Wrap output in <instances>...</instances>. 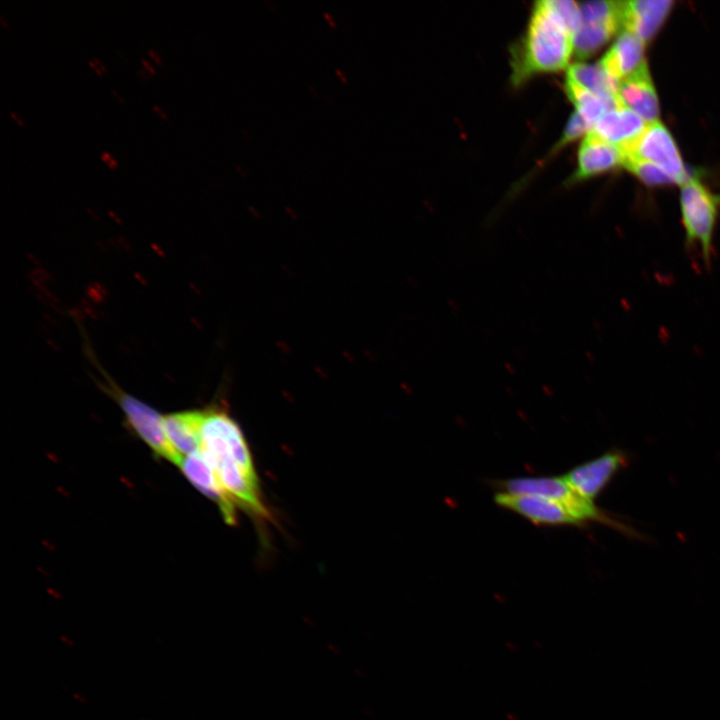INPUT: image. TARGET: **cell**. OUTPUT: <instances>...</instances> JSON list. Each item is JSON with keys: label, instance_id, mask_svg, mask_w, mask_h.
<instances>
[{"label": "cell", "instance_id": "cell-27", "mask_svg": "<svg viewBox=\"0 0 720 720\" xmlns=\"http://www.w3.org/2000/svg\"><path fill=\"white\" fill-rule=\"evenodd\" d=\"M9 115L19 126L25 125L24 121L21 119V117L16 112L9 111Z\"/></svg>", "mask_w": 720, "mask_h": 720}, {"label": "cell", "instance_id": "cell-19", "mask_svg": "<svg viewBox=\"0 0 720 720\" xmlns=\"http://www.w3.org/2000/svg\"><path fill=\"white\" fill-rule=\"evenodd\" d=\"M546 3L574 37L582 22L581 10L578 4L570 0H546Z\"/></svg>", "mask_w": 720, "mask_h": 720}, {"label": "cell", "instance_id": "cell-15", "mask_svg": "<svg viewBox=\"0 0 720 720\" xmlns=\"http://www.w3.org/2000/svg\"><path fill=\"white\" fill-rule=\"evenodd\" d=\"M567 79L606 100L621 103L618 98L619 81L612 77L600 62L573 64L568 68Z\"/></svg>", "mask_w": 720, "mask_h": 720}, {"label": "cell", "instance_id": "cell-10", "mask_svg": "<svg viewBox=\"0 0 720 720\" xmlns=\"http://www.w3.org/2000/svg\"><path fill=\"white\" fill-rule=\"evenodd\" d=\"M623 150L611 144L592 131L587 133L578 150V165L572 180H584L592 176L623 166Z\"/></svg>", "mask_w": 720, "mask_h": 720}, {"label": "cell", "instance_id": "cell-6", "mask_svg": "<svg viewBox=\"0 0 720 720\" xmlns=\"http://www.w3.org/2000/svg\"><path fill=\"white\" fill-rule=\"evenodd\" d=\"M627 464L628 457L625 452L612 449L575 466L564 474L563 478L575 492L594 501Z\"/></svg>", "mask_w": 720, "mask_h": 720}, {"label": "cell", "instance_id": "cell-7", "mask_svg": "<svg viewBox=\"0 0 720 720\" xmlns=\"http://www.w3.org/2000/svg\"><path fill=\"white\" fill-rule=\"evenodd\" d=\"M494 502L497 506L510 510L537 526H576L583 527L557 500L532 495L496 492Z\"/></svg>", "mask_w": 720, "mask_h": 720}, {"label": "cell", "instance_id": "cell-29", "mask_svg": "<svg viewBox=\"0 0 720 720\" xmlns=\"http://www.w3.org/2000/svg\"><path fill=\"white\" fill-rule=\"evenodd\" d=\"M335 73L341 78V80H342L343 82H345V83L347 82V77H346V75H345L344 72H342V71L339 70V69H336V70H335Z\"/></svg>", "mask_w": 720, "mask_h": 720}, {"label": "cell", "instance_id": "cell-26", "mask_svg": "<svg viewBox=\"0 0 720 720\" xmlns=\"http://www.w3.org/2000/svg\"><path fill=\"white\" fill-rule=\"evenodd\" d=\"M136 75L141 80H147L151 76L150 73L144 68L138 69L136 71Z\"/></svg>", "mask_w": 720, "mask_h": 720}, {"label": "cell", "instance_id": "cell-32", "mask_svg": "<svg viewBox=\"0 0 720 720\" xmlns=\"http://www.w3.org/2000/svg\"><path fill=\"white\" fill-rule=\"evenodd\" d=\"M0 22H1V25H2L4 28H6V29L9 28V25H8V23L6 22V20H5V18H4V15H3L2 13H0Z\"/></svg>", "mask_w": 720, "mask_h": 720}, {"label": "cell", "instance_id": "cell-22", "mask_svg": "<svg viewBox=\"0 0 720 720\" xmlns=\"http://www.w3.org/2000/svg\"><path fill=\"white\" fill-rule=\"evenodd\" d=\"M100 159L110 168L115 169L117 167V161L114 159V157L107 151H102L100 153Z\"/></svg>", "mask_w": 720, "mask_h": 720}, {"label": "cell", "instance_id": "cell-4", "mask_svg": "<svg viewBox=\"0 0 720 720\" xmlns=\"http://www.w3.org/2000/svg\"><path fill=\"white\" fill-rule=\"evenodd\" d=\"M622 150L625 158H634L658 166L677 184H684L690 177L676 142L660 121L648 123L643 133Z\"/></svg>", "mask_w": 720, "mask_h": 720}, {"label": "cell", "instance_id": "cell-5", "mask_svg": "<svg viewBox=\"0 0 720 720\" xmlns=\"http://www.w3.org/2000/svg\"><path fill=\"white\" fill-rule=\"evenodd\" d=\"M108 391L119 403L129 425L137 435L159 456L180 465V457L170 445L163 426V417L146 403L108 384Z\"/></svg>", "mask_w": 720, "mask_h": 720}, {"label": "cell", "instance_id": "cell-16", "mask_svg": "<svg viewBox=\"0 0 720 720\" xmlns=\"http://www.w3.org/2000/svg\"><path fill=\"white\" fill-rule=\"evenodd\" d=\"M565 89L568 98L575 105L576 111L586 120L591 129L606 112L623 107L621 103L606 100L570 79H566Z\"/></svg>", "mask_w": 720, "mask_h": 720}, {"label": "cell", "instance_id": "cell-31", "mask_svg": "<svg viewBox=\"0 0 720 720\" xmlns=\"http://www.w3.org/2000/svg\"><path fill=\"white\" fill-rule=\"evenodd\" d=\"M60 639L65 642L68 646H74V642L67 638L66 636H60Z\"/></svg>", "mask_w": 720, "mask_h": 720}, {"label": "cell", "instance_id": "cell-21", "mask_svg": "<svg viewBox=\"0 0 720 720\" xmlns=\"http://www.w3.org/2000/svg\"><path fill=\"white\" fill-rule=\"evenodd\" d=\"M88 65L93 68L96 74L99 76H101L106 71L105 65L96 56H93L91 59L88 60Z\"/></svg>", "mask_w": 720, "mask_h": 720}, {"label": "cell", "instance_id": "cell-12", "mask_svg": "<svg viewBox=\"0 0 720 720\" xmlns=\"http://www.w3.org/2000/svg\"><path fill=\"white\" fill-rule=\"evenodd\" d=\"M618 98L623 107L635 112L645 122L658 121V97L647 67L619 82Z\"/></svg>", "mask_w": 720, "mask_h": 720}, {"label": "cell", "instance_id": "cell-8", "mask_svg": "<svg viewBox=\"0 0 720 720\" xmlns=\"http://www.w3.org/2000/svg\"><path fill=\"white\" fill-rule=\"evenodd\" d=\"M187 479L219 507L224 521L236 523V503L222 487L200 451L183 458L179 465Z\"/></svg>", "mask_w": 720, "mask_h": 720}, {"label": "cell", "instance_id": "cell-18", "mask_svg": "<svg viewBox=\"0 0 720 720\" xmlns=\"http://www.w3.org/2000/svg\"><path fill=\"white\" fill-rule=\"evenodd\" d=\"M623 166L649 186L671 185L676 183L664 170L646 161L625 158Z\"/></svg>", "mask_w": 720, "mask_h": 720}, {"label": "cell", "instance_id": "cell-30", "mask_svg": "<svg viewBox=\"0 0 720 720\" xmlns=\"http://www.w3.org/2000/svg\"><path fill=\"white\" fill-rule=\"evenodd\" d=\"M110 93H111L112 95H114V97L117 98L118 101H120L121 103L124 102V100H123V98L121 97V95H119L113 88L110 89Z\"/></svg>", "mask_w": 720, "mask_h": 720}, {"label": "cell", "instance_id": "cell-28", "mask_svg": "<svg viewBox=\"0 0 720 720\" xmlns=\"http://www.w3.org/2000/svg\"><path fill=\"white\" fill-rule=\"evenodd\" d=\"M324 18L327 20L328 24L332 27H336L335 20L333 16L329 12L323 13Z\"/></svg>", "mask_w": 720, "mask_h": 720}, {"label": "cell", "instance_id": "cell-33", "mask_svg": "<svg viewBox=\"0 0 720 720\" xmlns=\"http://www.w3.org/2000/svg\"><path fill=\"white\" fill-rule=\"evenodd\" d=\"M73 696H74L76 699H78V700H80L81 702H83V703L86 702V699L82 698V697H81L80 695H78V694H73Z\"/></svg>", "mask_w": 720, "mask_h": 720}, {"label": "cell", "instance_id": "cell-20", "mask_svg": "<svg viewBox=\"0 0 720 720\" xmlns=\"http://www.w3.org/2000/svg\"><path fill=\"white\" fill-rule=\"evenodd\" d=\"M591 130L592 129L586 120L577 111H575L570 116L564 133L556 145V149L562 148L585 133H589Z\"/></svg>", "mask_w": 720, "mask_h": 720}, {"label": "cell", "instance_id": "cell-23", "mask_svg": "<svg viewBox=\"0 0 720 720\" xmlns=\"http://www.w3.org/2000/svg\"><path fill=\"white\" fill-rule=\"evenodd\" d=\"M140 62H141V64L143 65V68L146 69V70L150 73V75H155V74H156L155 68H154V67L152 66V64H151L149 61H147L144 57H141V58H140Z\"/></svg>", "mask_w": 720, "mask_h": 720}, {"label": "cell", "instance_id": "cell-14", "mask_svg": "<svg viewBox=\"0 0 720 720\" xmlns=\"http://www.w3.org/2000/svg\"><path fill=\"white\" fill-rule=\"evenodd\" d=\"M203 411H181L163 417L166 437L182 458L200 451Z\"/></svg>", "mask_w": 720, "mask_h": 720}, {"label": "cell", "instance_id": "cell-17", "mask_svg": "<svg viewBox=\"0 0 720 720\" xmlns=\"http://www.w3.org/2000/svg\"><path fill=\"white\" fill-rule=\"evenodd\" d=\"M621 25L617 22L582 21L573 39L574 54L586 59L596 53L616 33Z\"/></svg>", "mask_w": 720, "mask_h": 720}, {"label": "cell", "instance_id": "cell-3", "mask_svg": "<svg viewBox=\"0 0 720 720\" xmlns=\"http://www.w3.org/2000/svg\"><path fill=\"white\" fill-rule=\"evenodd\" d=\"M200 452L228 455L250 475L257 477L251 454L238 424L223 410L203 411L200 428Z\"/></svg>", "mask_w": 720, "mask_h": 720}, {"label": "cell", "instance_id": "cell-1", "mask_svg": "<svg viewBox=\"0 0 720 720\" xmlns=\"http://www.w3.org/2000/svg\"><path fill=\"white\" fill-rule=\"evenodd\" d=\"M573 35L546 1L535 3L527 33L513 60L512 81L564 69L574 52Z\"/></svg>", "mask_w": 720, "mask_h": 720}, {"label": "cell", "instance_id": "cell-11", "mask_svg": "<svg viewBox=\"0 0 720 720\" xmlns=\"http://www.w3.org/2000/svg\"><path fill=\"white\" fill-rule=\"evenodd\" d=\"M644 47L643 40L634 33L624 30L600 63L612 77L620 82L647 67Z\"/></svg>", "mask_w": 720, "mask_h": 720}, {"label": "cell", "instance_id": "cell-2", "mask_svg": "<svg viewBox=\"0 0 720 720\" xmlns=\"http://www.w3.org/2000/svg\"><path fill=\"white\" fill-rule=\"evenodd\" d=\"M720 197L714 195L696 176L682 184L680 209L688 247L700 250L706 265H710L713 238L719 214Z\"/></svg>", "mask_w": 720, "mask_h": 720}, {"label": "cell", "instance_id": "cell-24", "mask_svg": "<svg viewBox=\"0 0 720 720\" xmlns=\"http://www.w3.org/2000/svg\"><path fill=\"white\" fill-rule=\"evenodd\" d=\"M147 53H148V56H149L156 64H158V65H161V64H162V59H161V57L158 55V53H157L154 49L148 48Z\"/></svg>", "mask_w": 720, "mask_h": 720}, {"label": "cell", "instance_id": "cell-34", "mask_svg": "<svg viewBox=\"0 0 720 720\" xmlns=\"http://www.w3.org/2000/svg\"><path fill=\"white\" fill-rule=\"evenodd\" d=\"M116 52H117V54L119 55V57H121L124 61H126V58L124 57V55L122 54L121 51L116 50Z\"/></svg>", "mask_w": 720, "mask_h": 720}, {"label": "cell", "instance_id": "cell-9", "mask_svg": "<svg viewBox=\"0 0 720 720\" xmlns=\"http://www.w3.org/2000/svg\"><path fill=\"white\" fill-rule=\"evenodd\" d=\"M672 1H621V27L647 42L653 38L669 15Z\"/></svg>", "mask_w": 720, "mask_h": 720}, {"label": "cell", "instance_id": "cell-13", "mask_svg": "<svg viewBox=\"0 0 720 720\" xmlns=\"http://www.w3.org/2000/svg\"><path fill=\"white\" fill-rule=\"evenodd\" d=\"M646 126L647 123L635 112L622 107L606 112L591 131L601 139L623 149L632 144Z\"/></svg>", "mask_w": 720, "mask_h": 720}, {"label": "cell", "instance_id": "cell-25", "mask_svg": "<svg viewBox=\"0 0 720 720\" xmlns=\"http://www.w3.org/2000/svg\"><path fill=\"white\" fill-rule=\"evenodd\" d=\"M152 109H153L154 112H156V114H157L160 118H162L163 120H167V119H168L167 114L164 112V110H163L158 104L153 103V104H152Z\"/></svg>", "mask_w": 720, "mask_h": 720}]
</instances>
